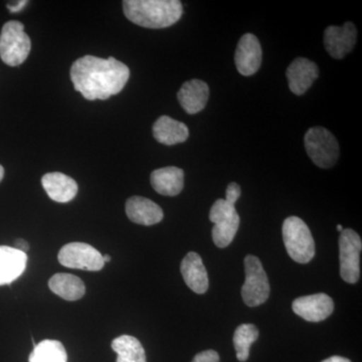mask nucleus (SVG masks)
<instances>
[{
    "mask_svg": "<svg viewBox=\"0 0 362 362\" xmlns=\"http://www.w3.org/2000/svg\"><path fill=\"white\" fill-rule=\"evenodd\" d=\"M49 287L51 291L66 301H77L84 297L86 293L84 282L71 274H56L49 279Z\"/></svg>",
    "mask_w": 362,
    "mask_h": 362,
    "instance_id": "20",
    "label": "nucleus"
},
{
    "mask_svg": "<svg viewBox=\"0 0 362 362\" xmlns=\"http://www.w3.org/2000/svg\"><path fill=\"white\" fill-rule=\"evenodd\" d=\"M240 226V216L238 213L233 214L226 220L214 223L213 228V240L216 247H228L235 239Z\"/></svg>",
    "mask_w": 362,
    "mask_h": 362,
    "instance_id": "24",
    "label": "nucleus"
},
{
    "mask_svg": "<svg viewBox=\"0 0 362 362\" xmlns=\"http://www.w3.org/2000/svg\"><path fill=\"white\" fill-rule=\"evenodd\" d=\"M240 194H242V190H240V185L235 182L230 183L226 188L225 199L230 204H235V202L240 199Z\"/></svg>",
    "mask_w": 362,
    "mask_h": 362,
    "instance_id": "26",
    "label": "nucleus"
},
{
    "mask_svg": "<svg viewBox=\"0 0 362 362\" xmlns=\"http://www.w3.org/2000/svg\"><path fill=\"white\" fill-rule=\"evenodd\" d=\"M238 213L235 209V204H230L226 199H218L214 202V206H211V211H209V221L211 223H216L218 221L226 220L230 218L233 214Z\"/></svg>",
    "mask_w": 362,
    "mask_h": 362,
    "instance_id": "25",
    "label": "nucleus"
},
{
    "mask_svg": "<svg viewBox=\"0 0 362 362\" xmlns=\"http://www.w3.org/2000/svg\"><path fill=\"white\" fill-rule=\"evenodd\" d=\"M181 274L185 284L197 294H204L209 289V277L201 256L197 252H188L181 262Z\"/></svg>",
    "mask_w": 362,
    "mask_h": 362,
    "instance_id": "15",
    "label": "nucleus"
},
{
    "mask_svg": "<svg viewBox=\"0 0 362 362\" xmlns=\"http://www.w3.org/2000/svg\"><path fill=\"white\" fill-rule=\"evenodd\" d=\"M112 349L118 354L117 362H147L141 343L130 335H121L112 341Z\"/></svg>",
    "mask_w": 362,
    "mask_h": 362,
    "instance_id": "21",
    "label": "nucleus"
},
{
    "mask_svg": "<svg viewBox=\"0 0 362 362\" xmlns=\"http://www.w3.org/2000/svg\"><path fill=\"white\" fill-rule=\"evenodd\" d=\"M305 149L318 168H333L339 158V144L337 138L326 128L316 126L307 131L304 137Z\"/></svg>",
    "mask_w": 362,
    "mask_h": 362,
    "instance_id": "5",
    "label": "nucleus"
},
{
    "mask_svg": "<svg viewBox=\"0 0 362 362\" xmlns=\"http://www.w3.org/2000/svg\"><path fill=\"white\" fill-rule=\"evenodd\" d=\"M104 263H109L111 261V257L109 255H103Z\"/></svg>",
    "mask_w": 362,
    "mask_h": 362,
    "instance_id": "31",
    "label": "nucleus"
},
{
    "mask_svg": "<svg viewBox=\"0 0 362 362\" xmlns=\"http://www.w3.org/2000/svg\"><path fill=\"white\" fill-rule=\"evenodd\" d=\"M126 18L146 28H165L175 25L182 16V4L178 0H125Z\"/></svg>",
    "mask_w": 362,
    "mask_h": 362,
    "instance_id": "2",
    "label": "nucleus"
},
{
    "mask_svg": "<svg viewBox=\"0 0 362 362\" xmlns=\"http://www.w3.org/2000/svg\"><path fill=\"white\" fill-rule=\"evenodd\" d=\"M28 4V1H25V0H23V1L16 2L14 4H7V8L11 11L13 13H20L21 9L23 8Z\"/></svg>",
    "mask_w": 362,
    "mask_h": 362,
    "instance_id": "29",
    "label": "nucleus"
},
{
    "mask_svg": "<svg viewBox=\"0 0 362 362\" xmlns=\"http://www.w3.org/2000/svg\"><path fill=\"white\" fill-rule=\"evenodd\" d=\"M14 249L18 250V251H20L21 252H28V250H30V245H28V243L26 242V240L23 239H18L14 242Z\"/></svg>",
    "mask_w": 362,
    "mask_h": 362,
    "instance_id": "28",
    "label": "nucleus"
},
{
    "mask_svg": "<svg viewBox=\"0 0 362 362\" xmlns=\"http://www.w3.org/2000/svg\"><path fill=\"white\" fill-rule=\"evenodd\" d=\"M283 240L288 254L299 264H307L315 256V242L310 228L298 216L286 218L282 228Z\"/></svg>",
    "mask_w": 362,
    "mask_h": 362,
    "instance_id": "3",
    "label": "nucleus"
},
{
    "mask_svg": "<svg viewBox=\"0 0 362 362\" xmlns=\"http://www.w3.org/2000/svg\"><path fill=\"white\" fill-rule=\"evenodd\" d=\"M28 263V255L13 247L0 246V286L9 285L21 277Z\"/></svg>",
    "mask_w": 362,
    "mask_h": 362,
    "instance_id": "18",
    "label": "nucleus"
},
{
    "mask_svg": "<svg viewBox=\"0 0 362 362\" xmlns=\"http://www.w3.org/2000/svg\"><path fill=\"white\" fill-rule=\"evenodd\" d=\"M4 168H2L1 165H0V182H1V180H4Z\"/></svg>",
    "mask_w": 362,
    "mask_h": 362,
    "instance_id": "32",
    "label": "nucleus"
},
{
    "mask_svg": "<svg viewBox=\"0 0 362 362\" xmlns=\"http://www.w3.org/2000/svg\"><path fill=\"white\" fill-rule=\"evenodd\" d=\"M259 337V329L254 324H242L235 331L233 334V345H235L237 358L240 361H247L250 356V349L252 343Z\"/></svg>",
    "mask_w": 362,
    "mask_h": 362,
    "instance_id": "23",
    "label": "nucleus"
},
{
    "mask_svg": "<svg viewBox=\"0 0 362 362\" xmlns=\"http://www.w3.org/2000/svg\"><path fill=\"white\" fill-rule=\"evenodd\" d=\"M30 362H68V354L58 340H44L35 345Z\"/></svg>",
    "mask_w": 362,
    "mask_h": 362,
    "instance_id": "22",
    "label": "nucleus"
},
{
    "mask_svg": "<svg viewBox=\"0 0 362 362\" xmlns=\"http://www.w3.org/2000/svg\"><path fill=\"white\" fill-rule=\"evenodd\" d=\"M154 138L164 145H175L187 141L189 130L185 123L169 116H161L153 125Z\"/></svg>",
    "mask_w": 362,
    "mask_h": 362,
    "instance_id": "19",
    "label": "nucleus"
},
{
    "mask_svg": "<svg viewBox=\"0 0 362 362\" xmlns=\"http://www.w3.org/2000/svg\"><path fill=\"white\" fill-rule=\"evenodd\" d=\"M126 214L133 223L153 226L163 220V211L156 202L146 197H132L126 202Z\"/></svg>",
    "mask_w": 362,
    "mask_h": 362,
    "instance_id": "13",
    "label": "nucleus"
},
{
    "mask_svg": "<svg viewBox=\"0 0 362 362\" xmlns=\"http://www.w3.org/2000/svg\"><path fill=\"white\" fill-rule=\"evenodd\" d=\"M209 97V88L204 81H187L178 92L177 98L183 110L190 115L204 110Z\"/></svg>",
    "mask_w": 362,
    "mask_h": 362,
    "instance_id": "14",
    "label": "nucleus"
},
{
    "mask_svg": "<svg viewBox=\"0 0 362 362\" xmlns=\"http://www.w3.org/2000/svg\"><path fill=\"white\" fill-rule=\"evenodd\" d=\"M192 362H220V356L214 350H206L197 354Z\"/></svg>",
    "mask_w": 362,
    "mask_h": 362,
    "instance_id": "27",
    "label": "nucleus"
},
{
    "mask_svg": "<svg viewBox=\"0 0 362 362\" xmlns=\"http://www.w3.org/2000/svg\"><path fill=\"white\" fill-rule=\"evenodd\" d=\"M322 362H351L349 359L345 358V357L342 356H332L329 357V358L325 359Z\"/></svg>",
    "mask_w": 362,
    "mask_h": 362,
    "instance_id": "30",
    "label": "nucleus"
},
{
    "mask_svg": "<svg viewBox=\"0 0 362 362\" xmlns=\"http://www.w3.org/2000/svg\"><path fill=\"white\" fill-rule=\"evenodd\" d=\"M293 311L309 322H320L325 320L334 311V302L328 295H309L297 298L292 304Z\"/></svg>",
    "mask_w": 362,
    "mask_h": 362,
    "instance_id": "10",
    "label": "nucleus"
},
{
    "mask_svg": "<svg viewBox=\"0 0 362 362\" xmlns=\"http://www.w3.org/2000/svg\"><path fill=\"white\" fill-rule=\"evenodd\" d=\"M42 185L52 201L62 204L71 202L78 194L77 182L64 173H47L42 176Z\"/></svg>",
    "mask_w": 362,
    "mask_h": 362,
    "instance_id": "16",
    "label": "nucleus"
},
{
    "mask_svg": "<svg viewBox=\"0 0 362 362\" xmlns=\"http://www.w3.org/2000/svg\"><path fill=\"white\" fill-rule=\"evenodd\" d=\"M245 273L246 280L242 288V297L245 303L249 307H257L265 303L270 295V284L259 258L252 255L246 257Z\"/></svg>",
    "mask_w": 362,
    "mask_h": 362,
    "instance_id": "6",
    "label": "nucleus"
},
{
    "mask_svg": "<svg viewBox=\"0 0 362 362\" xmlns=\"http://www.w3.org/2000/svg\"><path fill=\"white\" fill-rule=\"evenodd\" d=\"M130 70L115 58L101 59L85 56L71 68L74 88L90 101L107 100L119 94L127 84Z\"/></svg>",
    "mask_w": 362,
    "mask_h": 362,
    "instance_id": "1",
    "label": "nucleus"
},
{
    "mask_svg": "<svg viewBox=\"0 0 362 362\" xmlns=\"http://www.w3.org/2000/svg\"><path fill=\"white\" fill-rule=\"evenodd\" d=\"M357 30L354 23L347 21L342 26L331 25L324 32V47L332 58L340 59L356 47Z\"/></svg>",
    "mask_w": 362,
    "mask_h": 362,
    "instance_id": "9",
    "label": "nucleus"
},
{
    "mask_svg": "<svg viewBox=\"0 0 362 362\" xmlns=\"http://www.w3.org/2000/svg\"><path fill=\"white\" fill-rule=\"evenodd\" d=\"M58 259L66 268L97 272L105 265L103 255L85 243H71L59 252Z\"/></svg>",
    "mask_w": 362,
    "mask_h": 362,
    "instance_id": "8",
    "label": "nucleus"
},
{
    "mask_svg": "<svg viewBox=\"0 0 362 362\" xmlns=\"http://www.w3.org/2000/svg\"><path fill=\"white\" fill-rule=\"evenodd\" d=\"M362 242L351 228L343 230L339 239L340 276L345 282L354 284L361 277Z\"/></svg>",
    "mask_w": 362,
    "mask_h": 362,
    "instance_id": "7",
    "label": "nucleus"
},
{
    "mask_svg": "<svg viewBox=\"0 0 362 362\" xmlns=\"http://www.w3.org/2000/svg\"><path fill=\"white\" fill-rule=\"evenodd\" d=\"M337 230H338V232H340V233H341V232H342V230H343V228H342V226H341V225H338V226H337Z\"/></svg>",
    "mask_w": 362,
    "mask_h": 362,
    "instance_id": "33",
    "label": "nucleus"
},
{
    "mask_svg": "<svg viewBox=\"0 0 362 362\" xmlns=\"http://www.w3.org/2000/svg\"><path fill=\"white\" fill-rule=\"evenodd\" d=\"M263 52L258 37L252 33H246L240 37L235 54V63L240 75H254L262 65Z\"/></svg>",
    "mask_w": 362,
    "mask_h": 362,
    "instance_id": "11",
    "label": "nucleus"
},
{
    "mask_svg": "<svg viewBox=\"0 0 362 362\" xmlns=\"http://www.w3.org/2000/svg\"><path fill=\"white\" fill-rule=\"evenodd\" d=\"M288 84L295 95H303L310 89L319 76L318 66L310 59L297 58L288 66Z\"/></svg>",
    "mask_w": 362,
    "mask_h": 362,
    "instance_id": "12",
    "label": "nucleus"
},
{
    "mask_svg": "<svg viewBox=\"0 0 362 362\" xmlns=\"http://www.w3.org/2000/svg\"><path fill=\"white\" fill-rule=\"evenodd\" d=\"M152 187L159 194L175 197L185 187V173L175 166L156 169L150 176Z\"/></svg>",
    "mask_w": 362,
    "mask_h": 362,
    "instance_id": "17",
    "label": "nucleus"
},
{
    "mask_svg": "<svg viewBox=\"0 0 362 362\" xmlns=\"http://www.w3.org/2000/svg\"><path fill=\"white\" fill-rule=\"evenodd\" d=\"M32 49L30 37L20 21H11L4 25L0 35V58L11 66L21 65Z\"/></svg>",
    "mask_w": 362,
    "mask_h": 362,
    "instance_id": "4",
    "label": "nucleus"
}]
</instances>
